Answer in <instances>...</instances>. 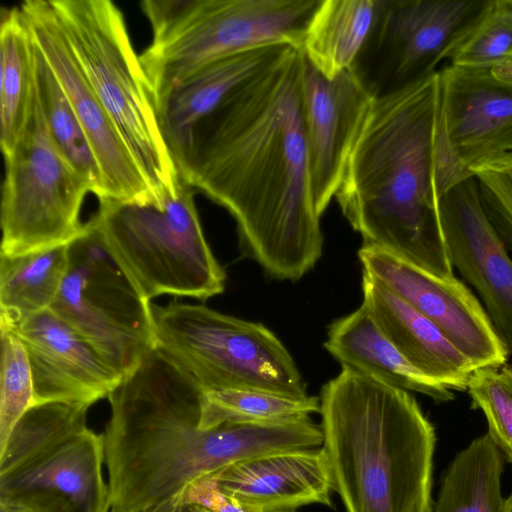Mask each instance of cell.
Wrapping results in <instances>:
<instances>
[{
	"label": "cell",
	"instance_id": "6da1fadb",
	"mask_svg": "<svg viewBox=\"0 0 512 512\" xmlns=\"http://www.w3.org/2000/svg\"><path fill=\"white\" fill-rule=\"evenodd\" d=\"M302 50L288 44L194 128L180 176L234 218L244 253L297 281L323 250L302 113Z\"/></svg>",
	"mask_w": 512,
	"mask_h": 512
},
{
	"label": "cell",
	"instance_id": "7a4b0ae2",
	"mask_svg": "<svg viewBox=\"0 0 512 512\" xmlns=\"http://www.w3.org/2000/svg\"><path fill=\"white\" fill-rule=\"evenodd\" d=\"M203 392L156 347L110 393L103 439L111 512H141L238 462L323 444L310 417L202 429Z\"/></svg>",
	"mask_w": 512,
	"mask_h": 512
},
{
	"label": "cell",
	"instance_id": "3957f363",
	"mask_svg": "<svg viewBox=\"0 0 512 512\" xmlns=\"http://www.w3.org/2000/svg\"><path fill=\"white\" fill-rule=\"evenodd\" d=\"M438 117V71L376 98L335 198L363 245L450 279L439 213Z\"/></svg>",
	"mask_w": 512,
	"mask_h": 512
},
{
	"label": "cell",
	"instance_id": "277c9868",
	"mask_svg": "<svg viewBox=\"0 0 512 512\" xmlns=\"http://www.w3.org/2000/svg\"><path fill=\"white\" fill-rule=\"evenodd\" d=\"M341 367L319 398L322 448L345 512H430L433 424L408 391Z\"/></svg>",
	"mask_w": 512,
	"mask_h": 512
},
{
	"label": "cell",
	"instance_id": "5b68a950",
	"mask_svg": "<svg viewBox=\"0 0 512 512\" xmlns=\"http://www.w3.org/2000/svg\"><path fill=\"white\" fill-rule=\"evenodd\" d=\"M67 40L157 203L181 176L163 140L149 79L121 10L109 0H50Z\"/></svg>",
	"mask_w": 512,
	"mask_h": 512
},
{
	"label": "cell",
	"instance_id": "8992f818",
	"mask_svg": "<svg viewBox=\"0 0 512 512\" xmlns=\"http://www.w3.org/2000/svg\"><path fill=\"white\" fill-rule=\"evenodd\" d=\"M90 406H32L0 449L1 504L31 512H108L103 434L87 426Z\"/></svg>",
	"mask_w": 512,
	"mask_h": 512
},
{
	"label": "cell",
	"instance_id": "52a82bcc",
	"mask_svg": "<svg viewBox=\"0 0 512 512\" xmlns=\"http://www.w3.org/2000/svg\"><path fill=\"white\" fill-rule=\"evenodd\" d=\"M90 220L147 301L223 293L225 272L205 239L193 187L182 177L176 194L162 203L102 199Z\"/></svg>",
	"mask_w": 512,
	"mask_h": 512
},
{
	"label": "cell",
	"instance_id": "ba28073f",
	"mask_svg": "<svg viewBox=\"0 0 512 512\" xmlns=\"http://www.w3.org/2000/svg\"><path fill=\"white\" fill-rule=\"evenodd\" d=\"M157 348L204 391L254 389L308 395L304 379L280 339L261 323L201 304L151 303Z\"/></svg>",
	"mask_w": 512,
	"mask_h": 512
},
{
	"label": "cell",
	"instance_id": "9c48e42d",
	"mask_svg": "<svg viewBox=\"0 0 512 512\" xmlns=\"http://www.w3.org/2000/svg\"><path fill=\"white\" fill-rule=\"evenodd\" d=\"M50 310L121 379L157 347L151 303L110 255L91 220L68 245V270Z\"/></svg>",
	"mask_w": 512,
	"mask_h": 512
},
{
	"label": "cell",
	"instance_id": "30bf717a",
	"mask_svg": "<svg viewBox=\"0 0 512 512\" xmlns=\"http://www.w3.org/2000/svg\"><path fill=\"white\" fill-rule=\"evenodd\" d=\"M1 198V255L68 245L85 228L80 211L88 182L53 142L36 93L25 131L5 159Z\"/></svg>",
	"mask_w": 512,
	"mask_h": 512
},
{
	"label": "cell",
	"instance_id": "8fae6325",
	"mask_svg": "<svg viewBox=\"0 0 512 512\" xmlns=\"http://www.w3.org/2000/svg\"><path fill=\"white\" fill-rule=\"evenodd\" d=\"M321 0H199L189 20L139 59L155 99L200 68L255 47H302Z\"/></svg>",
	"mask_w": 512,
	"mask_h": 512
},
{
	"label": "cell",
	"instance_id": "7c38bea8",
	"mask_svg": "<svg viewBox=\"0 0 512 512\" xmlns=\"http://www.w3.org/2000/svg\"><path fill=\"white\" fill-rule=\"evenodd\" d=\"M493 0H384L350 69L379 98L433 74L474 30Z\"/></svg>",
	"mask_w": 512,
	"mask_h": 512
},
{
	"label": "cell",
	"instance_id": "4fadbf2b",
	"mask_svg": "<svg viewBox=\"0 0 512 512\" xmlns=\"http://www.w3.org/2000/svg\"><path fill=\"white\" fill-rule=\"evenodd\" d=\"M32 37L69 99L103 180L100 199L157 203L141 170L84 74L50 0L20 6Z\"/></svg>",
	"mask_w": 512,
	"mask_h": 512
},
{
	"label": "cell",
	"instance_id": "5bb4252c",
	"mask_svg": "<svg viewBox=\"0 0 512 512\" xmlns=\"http://www.w3.org/2000/svg\"><path fill=\"white\" fill-rule=\"evenodd\" d=\"M438 79L437 166L455 184L512 131V81L491 69L452 64L438 70Z\"/></svg>",
	"mask_w": 512,
	"mask_h": 512
},
{
	"label": "cell",
	"instance_id": "9a60e30c",
	"mask_svg": "<svg viewBox=\"0 0 512 512\" xmlns=\"http://www.w3.org/2000/svg\"><path fill=\"white\" fill-rule=\"evenodd\" d=\"M358 257L364 272L433 322L475 369L506 363L482 304L460 280L437 277L376 246L362 245Z\"/></svg>",
	"mask_w": 512,
	"mask_h": 512
},
{
	"label": "cell",
	"instance_id": "2e32d148",
	"mask_svg": "<svg viewBox=\"0 0 512 512\" xmlns=\"http://www.w3.org/2000/svg\"><path fill=\"white\" fill-rule=\"evenodd\" d=\"M439 213L450 262L480 296L509 356L512 354V259L484 209L473 174L441 195Z\"/></svg>",
	"mask_w": 512,
	"mask_h": 512
},
{
	"label": "cell",
	"instance_id": "e0dca14e",
	"mask_svg": "<svg viewBox=\"0 0 512 512\" xmlns=\"http://www.w3.org/2000/svg\"><path fill=\"white\" fill-rule=\"evenodd\" d=\"M301 81L311 188L321 217L340 187L376 98L352 70L328 79L303 52Z\"/></svg>",
	"mask_w": 512,
	"mask_h": 512
},
{
	"label": "cell",
	"instance_id": "ac0fdd59",
	"mask_svg": "<svg viewBox=\"0 0 512 512\" xmlns=\"http://www.w3.org/2000/svg\"><path fill=\"white\" fill-rule=\"evenodd\" d=\"M9 330L21 339L27 351L35 405L64 402L91 406L108 398L122 380L83 337L50 309Z\"/></svg>",
	"mask_w": 512,
	"mask_h": 512
},
{
	"label": "cell",
	"instance_id": "d6986e66",
	"mask_svg": "<svg viewBox=\"0 0 512 512\" xmlns=\"http://www.w3.org/2000/svg\"><path fill=\"white\" fill-rule=\"evenodd\" d=\"M220 490L261 512H295L311 504L332 507L330 469L322 447L266 454L217 474Z\"/></svg>",
	"mask_w": 512,
	"mask_h": 512
},
{
	"label": "cell",
	"instance_id": "ffe728a7",
	"mask_svg": "<svg viewBox=\"0 0 512 512\" xmlns=\"http://www.w3.org/2000/svg\"><path fill=\"white\" fill-rule=\"evenodd\" d=\"M286 45L260 46L223 57L156 97L159 128L179 174L196 125L233 89L270 63Z\"/></svg>",
	"mask_w": 512,
	"mask_h": 512
},
{
	"label": "cell",
	"instance_id": "44dd1931",
	"mask_svg": "<svg viewBox=\"0 0 512 512\" xmlns=\"http://www.w3.org/2000/svg\"><path fill=\"white\" fill-rule=\"evenodd\" d=\"M362 304L398 351L417 370L451 390L464 391L472 363L428 318L362 272Z\"/></svg>",
	"mask_w": 512,
	"mask_h": 512
},
{
	"label": "cell",
	"instance_id": "7402d4cb",
	"mask_svg": "<svg viewBox=\"0 0 512 512\" xmlns=\"http://www.w3.org/2000/svg\"><path fill=\"white\" fill-rule=\"evenodd\" d=\"M324 347L341 366L386 384L424 394L438 403L454 398L451 389L427 377L405 359L363 304L329 325Z\"/></svg>",
	"mask_w": 512,
	"mask_h": 512
},
{
	"label": "cell",
	"instance_id": "603a6c76",
	"mask_svg": "<svg viewBox=\"0 0 512 512\" xmlns=\"http://www.w3.org/2000/svg\"><path fill=\"white\" fill-rule=\"evenodd\" d=\"M384 0H321L304 35L302 52L326 78L355 64Z\"/></svg>",
	"mask_w": 512,
	"mask_h": 512
},
{
	"label": "cell",
	"instance_id": "cb8c5ba5",
	"mask_svg": "<svg viewBox=\"0 0 512 512\" xmlns=\"http://www.w3.org/2000/svg\"><path fill=\"white\" fill-rule=\"evenodd\" d=\"M0 144L4 159L19 143L35 97L34 41L20 7L2 9Z\"/></svg>",
	"mask_w": 512,
	"mask_h": 512
},
{
	"label": "cell",
	"instance_id": "d4e9b609",
	"mask_svg": "<svg viewBox=\"0 0 512 512\" xmlns=\"http://www.w3.org/2000/svg\"><path fill=\"white\" fill-rule=\"evenodd\" d=\"M68 245L15 257L1 255V329H12L51 308L68 270Z\"/></svg>",
	"mask_w": 512,
	"mask_h": 512
},
{
	"label": "cell",
	"instance_id": "484cf974",
	"mask_svg": "<svg viewBox=\"0 0 512 512\" xmlns=\"http://www.w3.org/2000/svg\"><path fill=\"white\" fill-rule=\"evenodd\" d=\"M504 456L487 433L456 454L430 512H503Z\"/></svg>",
	"mask_w": 512,
	"mask_h": 512
},
{
	"label": "cell",
	"instance_id": "4316f807",
	"mask_svg": "<svg viewBox=\"0 0 512 512\" xmlns=\"http://www.w3.org/2000/svg\"><path fill=\"white\" fill-rule=\"evenodd\" d=\"M34 59L36 93L50 136L63 157L100 199L103 195L102 174L90 143L69 99L35 42Z\"/></svg>",
	"mask_w": 512,
	"mask_h": 512
},
{
	"label": "cell",
	"instance_id": "83f0119b",
	"mask_svg": "<svg viewBox=\"0 0 512 512\" xmlns=\"http://www.w3.org/2000/svg\"><path fill=\"white\" fill-rule=\"evenodd\" d=\"M313 413H320V398L316 396L293 397L254 389L209 390L202 395L200 427L276 423Z\"/></svg>",
	"mask_w": 512,
	"mask_h": 512
},
{
	"label": "cell",
	"instance_id": "f1b7e54d",
	"mask_svg": "<svg viewBox=\"0 0 512 512\" xmlns=\"http://www.w3.org/2000/svg\"><path fill=\"white\" fill-rule=\"evenodd\" d=\"M472 407L487 421V435L512 464V367L505 364L472 371L467 389Z\"/></svg>",
	"mask_w": 512,
	"mask_h": 512
},
{
	"label": "cell",
	"instance_id": "f546056e",
	"mask_svg": "<svg viewBox=\"0 0 512 512\" xmlns=\"http://www.w3.org/2000/svg\"><path fill=\"white\" fill-rule=\"evenodd\" d=\"M34 405L33 377L25 346L12 330L1 329L0 449L19 419Z\"/></svg>",
	"mask_w": 512,
	"mask_h": 512
},
{
	"label": "cell",
	"instance_id": "4dcf8cb0",
	"mask_svg": "<svg viewBox=\"0 0 512 512\" xmlns=\"http://www.w3.org/2000/svg\"><path fill=\"white\" fill-rule=\"evenodd\" d=\"M512 60V8L493 0L474 30L458 46L449 64L495 69Z\"/></svg>",
	"mask_w": 512,
	"mask_h": 512
},
{
	"label": "cell",
	"instance_id": "1f68e13d",
	"mask_svg": "<svg viewBox=\"0 0 512 512\" xmlns=\"http://www.w3.org/2000/svg\"><path fill=\"white\" fill-rule=\"evenodd\" d=\"M484 209L506 248L512 252V157L497 156L471 169Z\"/></svg>",
	"mask_w": 512,
	"mask_h": 512
},
{
	"label": "cell",
	"instance_id": "d6a6232c",
	"mask_svg": "<svg viewBox=\"0 0 512 512\" xmlns=\"http://www.w3.org/2000/svg\"><path fill=\"white\" fill-rule=\"evenodd\" d=\"M199 0H143L140 7L152 31L151 45H160L172 37L190 18Z\"/></svg>",
	"mask_w": 512,
	"mask_h": 512
},
{
	"label": "cell",
	"instance_id": "836d02e7",
	"mask_svg": "<svg viewBox=\"0 0 512 512\" xmlns=\"http://www.w3.org/2000/svg\"><path fill=\"white\" fill-rule=\"evenodd\" d=\"M217 474L202 477L187 485L180 493L184 505L198 506L209 512H261L225 495L218 486Z\"/></svg>",
	"mask_w": 512,
	"mask_h": 512
},
{
	"label": "cell",
	"instance_id": "e575fe53",
	"mask_svg": "<svg viewBox=\"0 0 512 512\" xmlns=\"http://www.w3.org/2000/svg\"><path fill=\"white\" fill-rule=\"evenodd\" d=\"M497 156L512 157V131L499 142V144L494 149L492 155L488 159Z\"/></svg>",
	"mask_w": 512,
	"mask_h": 512
},
{
	"label": "cell",
	"instance_id": "d590c367",
	"mask_svg": "<svg viewBox=\"0 0 512 512\" xmlns=\"http://www.w3.org/2000/svg\"><path fill=\"white\" fill-rule=\"evenodd\" d=\"M506 3L512 8V0H506ZM492 71L498 76L512 81V60L495 68Z\"/></svg>",
	"mask_w": 512,
	"mask_h": 512
},
{
	"label": "cell",
	"instance_id": "8d00e7d4",
	"mask_svg": "<svg viewBox=\"0 0 512 512\" xmlns=\"http://www.w3.org/2000/svg\"><path fill=\"white\" fill-rule=\"evenodd\" d=\"M0 512H31V511L26 510V509L21 508V507H17V506L1 504V511Z\"/></svg>",
	"mask_w": 512,
	"mask_h": 512
},
{
	"label": "cell",
	"instance_id": "74e56055",
	"mask_svg": "<svg viewBox=\"0 0 512 512\" xmlns=\"http://www.w3.org/2000/svg\"><path fill=\"white\" fill-rule=\"evenodd\" d=\"M503 512H512V495L505 498Z\"/></svg>",
	"mask_w": 512,
	"mask_h": 512
},
{
	"label": "cell",
	"instance_id": "f35d334b",
	"mask_svg": "<svg viewBox=\"0 0 512 512\" xmlns=\"http://www.w3.org/2000/svg\"><path fill=\"white\" fill-rule=\"evenodd\" d=\"M185 512H209L208 510H205L198 506H188L186 507Z\"/></svg>",
	"mask_w": 512,
	"mask_h": 512
},
{
	"label": "cell",
	"instance_id": "ab89813d",
	"mask_svg": "<svg viewBox=\"0 0 512 512\" xmlns=\"http://www.w3.org/2000/svg\"><path fill=\"white\" fill-rule=\"evenodd\" d=\"M109 512V511H108Z\"/></svg>",
	"mask_w": 512,
	"mask_h": 512
}]
</instances>
